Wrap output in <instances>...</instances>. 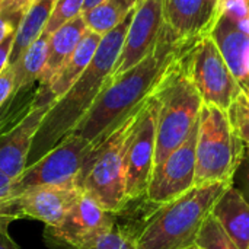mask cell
Masks as SVG:
<instances>
[{
    "mask_svg": "<svg viewBox=\"0 0 249 249\" xmlns=\"http://www.w3.org/2000/svg\"><path fill=\"white\" fill-rule=\"evenodd\" d=\"M10 222L6 219H0V249H22L9 233Z\"/></svg>",
    "mask_w": 249,
    "mask_h": 249,
    "instance_id": "d6a6232c",
    "label": "cell"
},
{
    "mask_svg": "<svg viewBox=\"0 0 249 249\" xmlns=\"http://www.w3.org/2000/svg\"><path fill=\"white\" fill-rule=\"evenodd\" d=\"M102 1H105V0H85L83 12H86V10H89V9H92V7H95V6H98V4L102 3Z\"/></svg>",
    "mask_w": 249,
    "mask_h": 249,
    "instance_id": "d590c367",
    "label": "cell"
},
{
    "mask_svg": "<svg viewBox=\"0 0 249 249\" xmlns=\"http://www.w3.org/2000/svg\"><path fill=\"white\" fill-rule=\"evenodd\" d=\"M83 6H85V0H57L54 10L44 28V32L51 35L61 25L80 15L83 12Z\"/></svg>",
    "mask_w": 249,
    "mask_h": 249,
    "instance_id": "d4e9b609",
    "label": "cell"
},
{
    "mask_svg": "<svg viewBox=\"0 0 249 249\" xmlns=\"http://www.w3.org/2000/svg\"><path fill=\"white\" fill-rule=\"evenodd\" d=\"M18 99L19 96H15V99H9V102L0 109V130L6 128L9 124H12L16 118H19L22 114H25L28 111V108L31 107L32 104V99L25 105L22 107V104H18Z\"/></svg>",
    "mask_w": 249,
    "mask_h": 249,
    "instance_id": "83f0119b",
    "label": "cell"
},
{
    "mask_svg": "<svg viewBox=\"0 0 249 249\" xmlns=\"http://www.w3.org/2000/svg\"><path fill=\"white\" fill-rule=\"evenodd\" d=\"M198 123L188 139L163 162L155 166L146 197L159 206L168 204L196 187V144Z\"/></svg>",
    "mask_w": 249,
    "mask_h": 249,
    "instance_id": "7c38bea8",
    "label": "cell"
},
{
    "mask_svg": "<svg viewBox=\"0 0 249 249\" xmlns=\"http://www.w3.org/2000/svg\"><path fill=\"white\" fill-rule=\"evenodd\" d=\"M51 105L32 99L25 114L0 130V169L10 179H16L26 168L35 134Z\"/></svg>",
    "mask_w": 249,
    "mask_h": 249,
    "instance_id": "5bb4252c",
    "label": "cell"
},
{
    "mask_svg": "<svg viewBox=\"0 0 249 249\" xmlns=\"http://www.w3.org/2000/svg\"><path fill=\"white\" fill-rule=\"evenodd\" d=\"M165 28L181 45L210 32L217 0H162Z\"/></svg>",
    "mask_w": 249,
    "mask_h": 249,
    "instance_id": "9a60e30c",
    "label": "cell"
},
{
    "mask_svg": "<svg viewBox=\"0 0 249 249\" xmlns=\"http://www.w3.org/2000/svg\"><path fill=\"white\" fill-rule=\"evenodd\" d=\"M144 104L92 147L77 178L80 188L112 214H118L127 204V150Z\"/></svg>",
    "mask_w": 249,
    "mask_h": 249,
    "instance_id": "277c9868",
    "label": "cell"
},
{
    "mask_svg": "<svg viewBox=\"0 0 249 249\" xmlns=\"http://www.w3.org/2000/svg\"><path fill=\"white\" fill-rule=\"evenodd\" d=\"M163 28L165 19L162 0H139L111 77L130 70L144 60L155 50Z\"/></svg>",
    "mask_w": 249,
    "mask_h": 249,
    "instance_id": "4fadbf2b",
    "label": "cell"
},
{
    "mask_svg": "<svg viewBox=\"0 0 249 249\" xmlns=\"http://www.w3.org/2000/svg\"><path fill=\"white\" fill-rule=\"evenodd\" d=\"M181 63L206 105L228 111L241 92L214 39L206 34L181 53Z\"/></svg>",
    "mask_w": 249,
    "mask_h": 249,
    "instance_id": "52a82bcc",
    "label": "cell"
},
{
    "mask_svg": "<svg viewBox=\"0 0 249 249\" xmlns=\"http://www.w3.org/2000/svg\"><path fill=\"white\" fill-rule=\"evenodd\" d=\"M15 89V69L12 64H7L0 73V109L9 102Z\"/></svg>",
    "mask_w": 249,
    "mask_h": 249,
    "instance_id": "f546056e",
    "label": "cell"
},
{
    "mask_svg": "<svg viewBox=\"0 0 249 249\" xmlns=\"http://www.w3.org/2000/svg\"><path fill=\"white\" fill-rule=\"evenodd\" d=\"M83 194L77 182L42 185L22 191L0 204V219H34L45 226H57Z\"/></svg>",
    "mask_w": 249,
    "mask_h": 249,
    "instance_id": "30bf717a",
    "label": "cell"
},
{
    "mask_svg": "<svg viewBox=\"0 0 249 249\" xmlns=\"http://www.w3.org/2000/svg\"><path fill=\"white\" fill-rule=\"evenodd\" d=\"M88 26L85 23L83 15H77L76 18L70 19L64 25H61L57 31L50 35L48 42V55L44 73L39 79V86L44 88L51 80V77L57 73V70L64 64V61L73 54L79 41L82 39L83 34L86 32Z\"/></svg>",
    "mask_w": 249,
    "mask_h": 249,
    "instance_id": "d6986e66",
    "label": "cell"
},
{
    "mask_svg": "<svg viewBox=\"0 0 249 249\" xmlns=\"http://www.w3.org/2000/svg\"><path fill=\"white\" fill-rule=\"evenodd\" d=\"M231 184L196 185L163 204L134 239V249H184L196 244L217 198Z\"/></svg>",
    "mask_w": 249,
    "mask_h": 249,
    "instance_id": "3957f363",
    "label": "cell"
},
{
    "mask_svg": "<svg viewBox=\"0 0 249 249\" xmlns=\"http://www.w3.org/2000/svg\"><path fill=\"white\" fill-rule=\"evenodd\" d=\"M133 13L134 9L114 29L102 36L86 70L71 85V88L51 105L35 134L26 166L35 163L57 146L63 137L76 128L90 109L115 69Z\"/></svg>",
    "mask_w": 249,
    "mask_h": 249,
    "instance_id": "7a4b0ae2",
    "label": "cell"
},
{
    "mask_svg": "<svg viewBox=\"0 0 249 249\" xmlns=\"http://www.w3.org/2000/svg\"><path fill=\"white\" fill-rule=\"evenodd\" d=\"M219 16H225L232 22H239L248 18L249 0H217L214 19Z\"/></svg>",
    "mask_w": 249,
    "mask_h": 249,
    "instance_id": "484cf974",
    "label": "cell"
},
{
    "mask_svg": "<svg viewBox=\"0 0 249 249\" xmlns=\"http://www.w3.org/2000/svg\"><path fill=\"white\" fill-rule=\"evenodd\" d=\"M102 35L86 29L73 54L57 70L47 86L36 89L34 101L39 104H54L58 98H61L86 70L99 47Z\"/></svg>",
    "mask_w": 249,
    "mask_h": 249,
    "instance_id": "2e32d148",
    "label": "cell"
},
{
    "mask_svg": "<svg viewBox=\"0 0 249 249\" xmlns=\"http://www.w3.org/2000/svg\"><path fill=\"white\" fill-rule=\"evenodd\" d=\"M232 184L239 190V193L249 203V147H245L244 150L242 159L239 162V166L233 177Z\"/></svg>",
    "mask_w": 249,
    "mask_h": 249,
    "instance_id": "f1b7e54d",
    "label": "cell"
},
{
    "mask_svg": "<svg viewBox=\"0 0 249 249\" xmlns=\"http://www.w3.org/2000/svg\"><path fill=\"white\" fill-rule=\"evenodd\" d=\"M184 249H204V248H201L200 245H197V244H193V245H190V247H187V248H184Z\"/></svg>",
    "mask_w": 249,
    "mask_h": 249,
    "instance_id": "8d00e7d4",
    "label": "cell"
},
{
    "mask_svg": "<svg viewBox=\"0 0 249 249\" xmlns=\"http://www.w3.org/2000/svg\"><path fill=\"white\" fill-rule=\"evenodd\" d=\"M15 34L16 32L10 34L6 39H3L0 42V73L9 64V58H10V53H12V47H13V41H15Z\"/></svg>",
    "mask_w": 249,
    "mask_h": 249,
    "instance_id": "836d02e7",
    "label": "cell"
},
{
    "mask_svg": "<svg viewBox=\"0 0 249 249\" xmlns=\"http://www.w3.org/2000/svg\"><path fill=\"white\" fill-rule=\"evenodd\" d=\"M245 144L235 134L226 111L203 105L196 144V185L232 184Z\"/></svg>",
    "mask_w": 249,
    "mask_h": 249,
    "instance_id": "8992f818",
    "label": "cell"
},
{
    "mask_svg": "<svg viewBox=\"0 0 249 249\" xmlns=\"http://www.w3.org/2000/svg\"><path fill=\"white\" fill-rule=\"evenodd\" d=\"M158 111L159 99L155 92L146 101L128 144L125 165L127 201L146 196L155 169Z\"/></svg>",
    "mask_w": 249,
    "mask_h": 249,
    "instance_id": "8fae6325",
    "label": "cell"
},
{
    "mask_svg": "<svg viewBox=\"0 0 249 249\" xmlns=\"http://www.w3.org/2000/svg\"><path fill=\"white\" fill-rule=\"evenodd\" d=\"M92 249H134L133 242L117 228L105 233Z\"/></svg>",
    "mask_w": 249,
    "mask_h": 249,
    "instance_id": "4316f807",
    "label": "cell"
},
{
    "mask_svg": "<svg viewBox=\"0 0 249 249\" xmlns=\"http://www.w3.org/2000/svg\"><path fill=\"white\" fill-rule=\"evenodd\" d=\"M184 47L163 28L155 50L144 60L108 79L90 109L71 133L92 146L101 143L156 92L168 67Z\"/></svg>",
    "mask_w": 249,
    "mask_h": 249,
    "instance_id": "6da1fadb",
    "label": "cell"
},
{
    "mask_svg": "<svg viewBox=\"0 0 249 249\" xmlns=\"http://www.w3.org/2000/svg\"><path fill=\"white\" fill-rule=\"evenodd\" d=\"M57 0H35L22 16L15 34V41L9 58V64H13L20 54L34 42L44 31Z\"/></svg>",
    "mask_w": 249,
    "mask_h": 249,
    "instance_id": "44dd1931",
    "label": "cell"
},
{
    "mask_svg": "<svg viewBox=\"0 0 249 249\" xmlns=\"http://www.w3.org/2000/svg\"><path fill=\"white\" fill-rule=\"evenodd\" d=\"M248 249H249V248H248Z\"/></svg>",
    "mask_w": 249,
    "mask_h": 249,
    "instance_id": "74e56055",
    "label": "cell"
},
{
    "mask_svg": "<svg viewBox=\"0 0 249 249\" xmlns=\"http://www.w3.org/2000/svg\"><path fill=\"white\" fill-rule=\"evenodd\" d=\"M114 228L115 214L83 191L57 226H45L44 241L51 249H92Z\"/></svg>",
    "mask_w": 249,
    "mask_h": 249,
    "instance_id": "9c48e42d",
    "label": "cell"
},
{
    "mask_svg": "<svg viewBox=\"0 0 249 249\" xmlns=\"http://www.w3.org/2000/svg\"><path fill=\"white\" fill-rule=\"evenodd\" d=\"M212 216L238 248H249V203L233 184L217 198Z\"/></svg>",
    "mask_w": 249,
    "mask_h": 249,
    "instance_id": "ac0fdd59",
    "label": "cell"
},
{
    "mask_svg": "<svg viewBox=\"0 0 249 249\" xmlns=\"http://www.w3.org/2000/svg\"><path fill=\"white\" fill-rule=\"evenodd\" d=\"M34 1L35 0H0V7L13 15L23 16Z\"/></svg>",
    "mask_w": 249,
    "mask_h": 249,
    "instance_id": "1f68e13d",
    "label": "cell"
},
{
    "mask_svg": "<svg viewBox=\"0 0 249 249\" xmlns=\"http://www.w3.org/2000/svg\"><path fill=\"white\" fill-rule=\"evenodd\" d=\"M139 0H105L98 6L82 12L88 29L105 35L114 29L137 4Z\"/></svg>",
    "mask_w": 249,
    "mask_h": 249,
    "instance_id": "7402d4cb",
    "label": "cell"
},
{
    "mask_svg": "<svg viewBox=\"0 0 249 249\" xmlns=\"http://www.w3.org/2000/svg\"><path fill=\"white\" fill-rule=\"evenodd\" d=\"M12 182L13 179H10L1 169H0V204L3 201H6L10 197L12 193Z\"/></svg>",
    "mask_w": 249,
    "mask_h": 249,
    "instance_id": "e575fe53",
    "label": "cell"
},
{
    "mask_svg": "<svg viewBox=\"0 0 249 249\" xmlns=\"http://www.w3.org/2000/svg\"><path fill=\"white\" fill-rule=\"evenodd\" d=\"M241 89L249 93V35L231 19L219 16L209 32Z\"/></svg>",
    "mask_w": 249,
    "mask_h": 249,
    "instance_id": "e0dca14e",
    "label": "cell"
},
{
    "mask_svg": "<svg viewBox=\"0 0 249 249\" xmlns=\"http://www.w3.org/2000/svg\"><path fill=\"white\" fill-rule=\"evenodd\" d=\"M182 50L168 67L156 90L159 111L155 166L163 162L188 139L200 120V112L204 105L198 90L182 67Z\"/></svg>",
    "mask_w": 249,
    "mask_h": 249,
    "instance_id": "5b68a950",
    "label": "cell"
},
{
    "mask_svg": "<svg viewBox=\"0 0 249 249\" xmlns=\"http://www.w3.org/2000/svg\"><path fill=\"white\" fill-rule=\"evenodd\" d=\"M196 244L204 249H239L225 233V231L220 228V225L212 216V213L206 219Z\"/></svg>",
    "mask_w": 249,
    "mask_h": 249,
    "instance_id": "cb8c5ba5",
    "label": "cell"
},
{
    "mask_svg": "<svg viewBox=\"0 0 249 249\" xmlns=\"http://www.w3.org/2000/svg\"><path fill=\"white\" fill-rule=\"evenodd\" d=\"M92 147L93 146L80 136L74 133L67 134L57 143V146H54L35 163L28 165L23 172L13 179L10 197L34 187L77 182L80 171Z\"/></svg>",
    "mask_w": 249,
    "mask_h": 249,
    "instance_id": "ba28073f",
    "label": "cell"
},
{
    "mask_svg": "<svg viewBox=\"0 0 249 249\" xmlns=\"http://www.w3.org/2000/svg\"><path fill=\"white\" fill-rule=\"evenodd\" d=\"M48 42L50 35L42 31V34L31 42V45L12 64L15 69V89L12 98L19 96L22 92L25 93L35 82H39L47 63Z\"/></svg>",
    "mask_w": 249,
    "mask_h": 249,
    "instance_id": "ffe728a7",
    "label": "cell"
},
{
    "mask_svg": "<svg viewBox=\"0 0 249 249\" xmlns=\"http://www.w3.org/2000/svg\"><path fill=\"white\" fill-rule=\"evenodd\" d=\"M22 16L13 15L0 7V42L6 39L10 34L16 32Z\"/></svg>",
    "mask_w": 249,
    "mask_h": 249,
    "instance_id": "4dcf8cb0",
    "label": "cell"
},
{
    "mask_svg": "<svg viewBox=\"0 0 249 249\" xmlns=\"http://www.w3.org/2000/svg\"><path fill=\"white\" fill-rule=\"evenodd\" d=\"M226 115L235 134L245 144V147H249V93L241 89L228 108Z\"/></svg>",
    "mask_w": 249,
    "mask_h": 249,
    "instance_id": "603a6c76",
    "label": "cell"
}]
</instances>
